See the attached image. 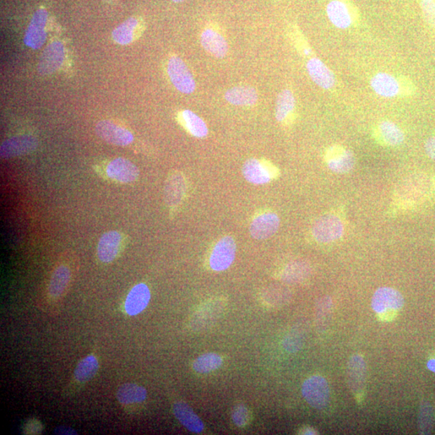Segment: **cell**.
<instances>
[{"label":"cell","instance_id":"1","mask_svg":"<svg viewBox=\"0 0 435 435\" xmlns=\"http://www.w3.org/2000/svg\"><path fill=\"white\" fill-rule=\"evenodd\" d=\"M404 304L405 300L401 293L390 287L379 288L372 300L373 311L382 321L393 320Z\"/></svg>","mask_w":435,"mask_h":435},{"label":"cell","instance_id":"27","mask_svg":"<svg viewBox=\"0 0 435 435\" xmlns=\"http://www.w3.org/2000/svg\"><path fill=\"white\" fill-rule=\"evenodd\" d=\"M72 279L68 266L61 265L54 269L48 284V295L53 299L61 297L67 290Z\"/></svg>","mask_w":435,"mask_h":435},{"label":"cell","instance_id":"30","mask_svg":"<svg viewBox=\"0 0 435 435\" xmlns=\"http://www.w3.org/2000/svg\"><path fill=\"white\" fill-rule=\"evenodd\" d=\"M99 368L100 363L95 356H86L76 367L74 373V380L78 383L86 384L95 377Z\"/></svg>","mask_w":435,"mask_h":435},{"label":"cell","instance_id":"10","mask_svg":"<svg viewBox=\"0 0 435 435\" xmlns=\"http://www.w3.org/2000/svg\"><path fill=\"white\" fill-rule=\"evenodd\" d=\"M95 132L102 140L113 145L127 146L134 140L133 135L130 130L110 121L98 123Z\"/></svg>","mask_w":435,"mask_h":435},{"label":"cell","instance_id":"40","mask_svg":"<svg viewBox=\"0 0 435 435\" xmlns=\"http://www.w3.org/2000/svg\"><path fill=\"white\" fill-rule=\"evenodd\" d=\"M54 433L56 434H77L74 429L68 427H58Z\"/></svg>","mask_w":435,"mask_h":435},{"label":"cell","instance_id":"16","mask_svg":"<svg viewBox=\"0 0 435 435\" xmlns=\"http://www.w3.org/2000/svg\"><path fill=\"white\" fill-rule=\"evenodd\" d=\"M122 243L121 234L111 231L103 234L98 246V257L102 263H111L117 257Z\"/></svg>","mask_w":435,"mask_h":435},{"label":"cell","instance_id":"21","mask_svg":"<svg viewBox=\"0 0 435 435\" xmlns=\"http://www.w3.org/2000/svg\"><path fill=\"white\" fill-rule=\"evenodd\" d=\"M187 190L186 180L180 173H172L165 186V201L170 208H176L182 203Z\"/></svg>","mask_w":435,"mask_h":435},{"label":"cell","instance_id":"29","mask_svg":"<svg viewBox=\"0 0 435 435\" xmlns=\"http://www.w3.org/2000/svg\"><path fill=\"white\" fill-rule=\"evenodd\" d=\"M178 121L187 132L197 138H204L208 135V128L202 118L189 110L179 113Z\"/></svg>","mask_w":435,"mask_h":435},{"label":"cell","instance_id":"18","mask_svg":"<svg viewBox=\"0 0 435 435\" xmlns=\"http://www.w3.org/2000/svg\"><path fill=\"white\" fill-rule=\"evenodd\" d=\"M173 411L177 420L189 431L194 434H200L203 431L204 424L203 421L186 402H176L173 406Z\"/></svg>","mask_w":435,"mask_h":435},{"label":"cell","instance_id":"19","mask_svg":"<svg viewBox=\"0 0 435 435\" xmlns=\"http://www.w3.org/2000/svg\"><path fill=\"white\" fill-rule=\"evenodd\" d=\"M374 138L380 145L394 147L403 143L405 134L403 130L394 123L383 121L375 128Z\"/></svg>","mask_w":435,"mask_h":435},{"label":"cell","instance_id":"20","mask_svg":"<svg viewBox=\"0 0 435 435\" xmlns=\"http://www.w3.org/2000/svg\"><path fill=\"white\" fill-rule=\"evenodd\" d=\"M347 373L353 393L361 399L366 378V362L361 356L356 355L351 358L348 363Z\"/></svg>","mask_w":435,"mask_h":435},{"label":"cell","instance_id":"13","mask_svg":"<svg viewBox=\"0 0 435 435\" xmlns=\"http://www.w3.org/2000/svg\"><path fill=\"white\" fill-rule=\"evenodd\" d=\"M279 227V217L273 212H265L254 218L249 231L253 238L265 239L275 235Z\"/></svg>","mask_w":435,"mask_h":435},{"label":"cell","instance_id":"31","mask_svg":"<svg viewBox=\"0 0 435 435\" xmlns=\"http://www.w3.org/2000/svg\"><path fill=\"white\" fill-rule=\"evenodd\" d=\"M311 268L304 261H295L286 266L282 272L281 279L288 283H297L306 279Z\"/></svg>","mask_w":435,"mask_h":435},{"label":"cell","instance_id":"35","mask_svg":"<svg viewBox=\"0 0 435 435\" xmlns=\"http://www.w3.org/2000/svg\"><path fill=\"white\" fill-rule=\"evenodd\" d=\"M433 420L432 408L427 403L423 405L420 415V427L422 434H429L431 431Z\"/></svg>","mask_w":435,"mask_h":435},{"label":"cell","instance_id":"33","mask_svg":"<svg viewBox=\"0 0 435 435\" xmlns=\"http://www.w3.org/2000/svg\"><path fill=\"white\" fill-rule=\"evenodd\" d=\"M420 3L424 19L435 29V0H420Z\"/></svg>","mask_w":435,"mask_h":435},{"label":"cell","instance_id":"14","mask_svg":"<svg viewBox=\"0 0 435 435\" xmlns=\"http://www.w3.org/2000/svg\"><path fill=\"white\" fill-rule=\"evenodd\" d=\"M107 174L114 181L130 183L138 180L140 170L133 162L121 157L109 163L107 167Z\"/></svg>","mask_w":435,"mask_h":435},{"label":"cell","instance_id":"26","mask_svg":"<svg viewBox=\"0 0 435 435\" xmlns=\"http://www.w3.org/2000/svg\"><path fill=\"white\" fill-rule=\"evenodd\" d=\"M296 100L293 92L284 90L277 97L276 119L281 123H289L295 116Z\"/></svg>","mask_w":435,"mask_h":435},{"label":"cell","instance_id":"12","mask_svg":"<svg viewBox=\"0 0 435 435\" xmlns=\"http://www.w3.org/2000/svg\"><path fill=\"white\" fill-rule=\"evenodd\" d=\"M65 58V48L61 41H53L43 52L38 63V72L46 76L55 73L61 68Z\"/></svg>","mask_w":435,"mask_h":435},{"label":"cell","instance_id":"7","mask_svg":"<svg viewBox=\"0 0 435 435\" xmlns=\"http://www.w3.org/2000/svg\"><path fill=\"white\" fill-rule=\"evenodd\" d=\"M242 172L244 178L254 185L269 183L279 173L276 168L270 163L255 159H248L244 162Z\"/></svg>","mask_w":435,"mask_h":435},{"label":"cell","instance_id":"28","mask_svg":"<svg viewBox=\"0 0 435 435\" xmlns=\"http://www.w3.org/2000/svg\"><path fill=\"white\" fill-rule=\"evenodd\" d=\"M147 390L137 384L126 383L121 386L117 391V399L123 406H130L142 403L147 399Z\"/></svg>","mask_w":435,"mask_h":435},{"label":"cell","instance_id":"34","mask_svg":"<svg viewBox=\"0 0 435 435\" xmlns=\"http://www.w3.org/2000/svg\"><path fill=\"white\" fill-rule=\"evenodd\" d=\"M232 421L239 427L247 426L249 422V411L248 408L243 405H238L232 411Z\"/></svg>","mask_w":435,"mask_h":435},{"label":"cell","instance_id":"3","mask_svg":"<svg viewBox=\"0 0 435 435\" xmlns=\"http://www.w3.org/2000/svg\"><path fill=\"white\" fill-rule=\"evenodd\" d=\"M302 393L307 403L314 409L322 410L328 405L330 387L326 380L319 375L309 377L302 384Z\"/></svg>","mask_w":435,"mask_h":435},{"label":"cell","instance_id":"32","mask_svg":"<svg viewBox=\"0 0 435 435\" xmlns=\"http://www.w3.org/2000/svg\"><path fill=\"white\" fill-rule=\"evenodd\" d=\"M222 364L221 356L216 353H206L194 361L193 368L196 373L208 374L219 369Z\"/></svg>","mask_w":435,"mask_h":435},{"label":"cell","instance_id":"6","mask_svg":"<svg viewBox=\"0 0 435 435\" xmlns=\"http://www.w3.org/2000/svg\"><path fill=\"white\" fill-rule=\"evenodd\" d=\"M236 255V244L232 236H225L215 244L209 260L212 270L225 271L234 262Z\"/></svg>","mask_w":435,"mask_h":435},{"label":"cell","instance_id":"39","mask_svg":"<svg viewBox=\"0 0 435 435\" xmlns=\"http://www.w3.org/2000/svg\"><path fill=\"white\" fill-rule=\"evenodd\" d=\"M425 151L431 160L435 161V135L429 138L425 144Z\"/></svg>","mask_w":435,"mask_h":435},{"label":"cell","instance_id":"2","mask_svg":"<svg viewBox=\"0 0 435 435\" xmlns=\"http://www.w3.org/2000/svg\"><path fill=\"white\" fill-rule=\"evenodd\" d=\"M326 14L331 23L340 29H347L357 23L360 14L349 0H331L326 6Z\"/></svg>","mask_w":435,"mask_h":435},{"label":"cell","instance_id":"41","mask_svg":"<svg viewBox=\"0 0 435 435\" xmlns=\"http://www.w3.org/2000/svg\"><path fill=\"white\" fill-rule=\"evenodd\" d=\"M427 366L429 370H431V372L435 373V359H431V360H429Z\"/></svg>","mask_w":435,"mask_h":435},{"label":"cell","instance_id":"15","mask_svg":"<svg viewBox=\"0 0 435 435\" xmlns=\"http://www.w3.org/2000/svg\"><path fill=\"white\" fill-rule=\"evenodd\" d=\"M307 68L309 77L321 88L330 90L336 85L335 74L320 59L317 58L309 59Z\"/></svg>","mask_w":435,"mask_h":435},{"label":"cell","instance_id":"9","mask_svg":"<svg viewBox=\"0 0 435 435\" xmlns=\"http://www.w3.org/2000/svg\"><path fill=\"white\" fill-rule=\"evenodd\" d=\"M47 20V11L43 8L38 9L32 16L24 37L25 45L32 50H39L46 41Z\"/></svg>","mask_w":435,"mask_h":435},{"label":"cell","instance_id":"36","mask_svg":"<svg viewBox=\"0 0 435 435\" xmlns=\"http://www.w3.org/2000/svg\"><path fill=\"white\" fill-rule=\"evenodd\" d=\"M292 34L293 35V41L295 42L299 52L302 53L304 57L311 56L312 54V48H309L307 41L304 40L300 32L297 29H293Z\"/></svg>","mask_w":435,"mask_h":435},{"label":"cell","instance_id":"43","mask_svg":"<svg viewBox=\"0 0 435 435\" xmlns=\"http://www.w3.org/2000/svg\"><path fill=\"white\" fill-rule=\"evenodd\" d=\"M172 1L174 3H182L184 2L185 0H172Z\"/></svg>","mask_w":435,"mask_h":435},{"label":"cell","instance_id":"23","mask_svg":"<svg viewBox=\"0 0 435 435\" xmlns=\"http://www.w3.org/2000/svg\"><path fill=\"white\" fill-rule=\"evenodd\" d=\"M201 44L206 51L217 58H224L228 52L227 42L219 32L206 29L201 35Z\"/></svg>","mask_w":435,"mask_h":435},{"label":"cell","instance_id":"22","mask_svg":"<svg viewBox=\"0 0 435 435\" xmlns=\"http://www.w3.org/2000/svg\"><path fill=\"white\" fill-rule=\"evenodd\" d=\"M372 88L376 93L384 98H394L401 95L400 79L399 77L387 74L379 73L371 80Z\"/></svg>","mask_w":435,"mask_h":435},{"label":"cell","instance_id":"25","mask_svg":"<svg viewBox=\"0 0 435 435\" xmlns=\"http://www.w3.org/2000/svg\"><path fill=\"white\" fill-rule=\"evenodd\" d=\"M225 100L235 106H253L257 102V90L249 86H236L228 90Z\"/></svg>","mask_w":435,"mask_h":435},{"label":"cell","instance_id":"4","mask_svg":"<svg viewBox=\"0 0 435 435\" xmlns=\"http://www.w3.org/2000/svg\"><path fill=\"white\" fill-rule=\"evenodd\" d=\"M167 72L172 83L182 94H192L196 88L195 80L186 63L180 58L173 56L168 60Z\"/></svg>","mask_w":435,"mask_h":435},{"label":"cell","instance_id":"17","mask_svg":"<svg viewBox=\"0 0 435 435\" xmlns=\"http://www.w3.org/2000/svg\"><path fill=\"white\" fill-rule=\"evenodd\" d=\"M151 298L149 287L140 283L133 288L125 302V311L130 316H135L148 307Z\"/></svg>","mask_w":435,"mask_h":435},{"label":"cell","instance_id":"38","mask_svg":"<svg viewBox=\"0 0 435 435\" xmlns=\"http://www.w3.org/2000/svg\"><path fill=\"white\" fill-rule=\"evenodd\" d=\"M43 427L40 422L37 420L29 421L25 425V434H41Z\"/></svg>","mask_w":435,"mask_h":435},{"label":"cell","instance_id":"37","mask_svg":"<svg viewBox=\"0 0 435 435\" xmlns=\"http://www.w3.org/2000/svg\"><path fill=\"white\" fill-rule=\"evenodd\" d=\"M401 95L400 97H410L415 94L416 86L413 81L405 77V76H399Z\"/></svg>","mask_w":435,"mask_h":435},{"label":"cell","instance_id":"11","mask_svg":"<svg viewBox=\"0 0 435 435\" xmlns=\"http://www.w3.org/2000/svg\"><path fill=\"white\" fill-rule=\"evenodd\" d=\"M38 146L36 138L29 135H21L8 139L0 147L2 159H11L34 152Z\"/></svg>","mask_w":435,"mask_h":435},{"label":"cell","instance_id":"24","mask_svg":"<svg viewBox=\"0 0 435 435\" xmlns=\"http://www.w3.org/2000/svg\"><path fill=\"white\" fill-rule=\"evenodd\" d=\"M141 30L142 28H141L140 20L135 18H130L119 25L112 32V38L114 41L119 45L127 46L138 39Z\"/></svg>","mask_w":435,"mask_h":435},{"label":"cell","instance_id":"5","mask_svg":"<svg viewBox=\"0 0 435 435\" xmlns=\"http://www.w3.org/2000/svg\"><path fill=\"white\" fill-rule=\"evenodd\" d=\"M344 226L338 216L323 215L314 222L312 235L316 241L322 243L334 242L342 237Z\"/></svg>","mask_w":435,"mask_h":435},{"label":"cell","instance_id":"42","mask_svg":"<svg viewBox=\"0 0 435 435\" xmlns=\"http://www.w3.org/2000/svg\"><path fill=\"white\" fill-rule=\"evenodd\" d=\"M302 434H316V431H314V429H311V428H307L303 429Z\"/></svg>","mask_w":435,"mask_h":435},{"label":"cell","instance_id":"8","mask_svg":"<svg viewBox=\"0 0 435 435\" xmlns=\"http://www.w3.org/2000/svg\"><path fill=\"white\" fill-rule=\"evenodd\" d=\"M324 160L329 170L335 173L350 172L356 165L354 154L338 145L330 146L326 149Z\"/></svg>","mask_w":435,"mask_h":435}]
</instances>
